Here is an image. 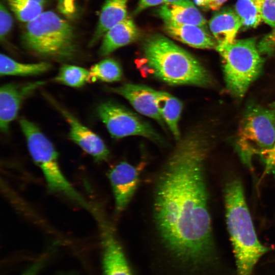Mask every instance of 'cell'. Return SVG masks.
<instances>
[{
    "label": "cell",
    "instance_id": "cell-4",
    "mask_svg": "<svg viewBox=\"0 0 275 275\" xmlns=\"http://www.w3.org/2000/svg\"><path fill=\"white\" fill-rule=\"evenodd\" d=\"M227 90L237 98H243L251 84L260 75L264 58L254 38L236 39L217 46Z\"/></svg>",
    "mask_w": 275,
    "mask_h": 275
},
{
    "label": "cell",
    "instance_id": "cell-29",
    "mask_svg": "<svg viewBox=\"0 0 275 275\" xmlns=\"http://www.w3.org/2000/svg\"><path fill=\"white\" fill-rule=\"evenodd\" d=\"M164 0H139L134 13L138 14L150 7L158 5L164 3Z\"/></svg>",
    "mask_w": 275,
    "mask_h": 275
},
{
    "label": "cell",
    "instance_id": "cell-32",
    "mask_svg": "<svg viewBox=\"0 0 275 275\" xmlns=\"http://www.w3.org/2000/svg\"><path fill=\"white\" fill-rule=\"evenodd\" d=\"M177 1H178V0H164V3H172V2H176Z\"/></svg>",
    "mask_w": 275,
    "mask_h": 275
},
{
    "label": "cell",
    "instance_id": "cell-26",
    "mask_svg": "<svg viewBox=\"0 0 275 275\" xmlns=\"http://www.w3.org/2000/svg\"><path fill=\"white\" fill-rule=\"evenodd\" d=\"M259 155L264 164V173L275 176V144L270 149L261 152Z\"/></svg>",
    "mask_w": 275,
    "mask_h": 275
},
{
    "label": "cell",
    "instance_id": "cell-12",
    "mask_svg": "<svg viewBox=\"0 0 275 275\" xmlns=\"http://www.w3.org/2000/svg\"><path fill=\"white\" fill-rule=\"evenodd\" d=\"M108 90L125 98L138 112L153 119L166 128V125L157 106L156 90L145 85L133 84H125Z\"/></svg>",
    "mask_w": 275,
    "mask_h": 275
},
{
    "label": "cell",
    "instance_id": "cell-27",
    "mask_svg": "<svg viewBox=\"0 0 275 275\" xmlns=\"http://www.w3.org/2000/svg\"><path fill=\"white\" fill-rule=\"evenodd\" d=\"M262 21L273 28L275 25V0H263Z\"/></svg>",
    "mask_w": 275,
    "mask_h": 275
},
{
    "label": "cell",
    "instance_id": "cell-17",
    "mask_svg": "<svg viewBox=\"0 0 275 275\" xmlns=\"http://www.w3.org/2000/svg\"><path fill=\"white\" fill-rule=\"evenodd\" d=\"M127 0H106L102 7L96 30L89 45L96 44L106 32L127 16Z\"/></svg>",
    "mask_w": 275,
    "mask_h": 275
},
{
    "label": "cell",
    "instance_id": "cell-16",
    "mask_svg": "<svg viewBox=\"0 0 275 275\" xmlns=\"http://www.w3.org/2000/svg\"><path fill=\"white\" fill-rule=\"evenodd\" d=\"M140 32L133 20L127 17L107 31L102 38L99 53L106 56L116 49L135 41Z\"/></svg>",
    "mask_w": 275,
    "mask_h": 275
},
{
    "label": "cell",
    "instance_id": "cell-14",
    "mask_svg": "<svg viewBox=\"0 0 275 275\" xmlns=\"http://www.w3.org/2000/svg\"><path fill=\"white\" fill-rule=\"evenodd\" d=\"M242 26L241 20L235 10L224 8L216 13L209 22V29L217 45L233 42Z\"/></svg>",
    "mask_w": 275,
    "mask_h": 275
},
{
    "label": "cell",
    "instance_id": "cell-8",
    "mask_svg": "<svg viewBox=\"0 0 275 275\" xmlns=\"http://www.w3.org/2000/svg\"><path fill=\"white\" fill-rule=\"evenodd\" d=\"M99 221L104 275H133L125 252L114 229L100 214Z\"/></svg>",
    "mask_w": 275,
    "mask_h": 275
},
{
    "label": "cell",
    "instance_id": "cell-30",
    "mask_svg": "<svg viewBox=\"0 0 275 275\" xmlns=\"http://www.w3.org/2000/svg\"><path fill=\"white\" fill-rule=\"evenodd\" d=\"M43 261L40 260L32 264L21 275H36L42 267Z\"/></svg>",
    "mask_w": 275,
    "mask_h": 275
},
{
    "label": "cell",
    "instance_id": "cell-7",
    "mask_svg": "<svg viewBox=\"0 0 275 275\" xmlns=\"http://www.w3.org/2000/svg\"><path fill=\"white\" fill-rule=\"evenodd\" d=\"M97 113L113 138L136 135L159 145L164 144L162 138L149 123L118 104L102 102L98 106Z\"/></svg>",
    "mask_w": 275,
    "mask_h": 275
},
{
    "label": "cell",
    "instance_id": "cell-25",
    "mask_svg": "<svg viewBox=\"0 0 275 275\" xmlns=\"http://www.w3.org/2000/svg\"><path fill=\"white\" fill-rule=\"evenodd\" d=\"M13 18L5 5L1 3L0 6V38L4 40L12 29Z\"/></svg>",
    "mask_w": 275,
    "mask_h": 275
},
{
    "label": "cell",
    "instance_id": "cell-5",
    "mask_svg": "<svg viewBox=\"0 0 275 275\" xmlns=\"http://www.w3.org/2000/svg\"><path fill=\"white\" fill-rule=\"evenodd\" d=\"M30 155L41 170L48 188L65 195L85 209L92 208L71 185L63 173L58 154L51 142L34 123L29 122L22 127Z\"/></svg>",
    "mask_w": 275,
    "mask_h": 275
},
{
    "label": "cell",
    "instance_id": "cell-28",
    "mask_svg": "<svg viewBox=\"0 0 275 275\" xmlns=\"http://www.w3.org/2000/svg\"><path fill=\"white\" fill-rule=\"evenodd\" d=\"M228 0H194L195 4L208 10L217 11Z\"/></svg>",
    "mask_w": 275,
    "mask_h": 275
},
{
    "label": "cell",
    "instance_id": "cell-2",
    "mask_svg": "<svg viewBox=\"0 0 275 275\" xmlns=\"http://www.w3.org/2000/svg\"><path fill=\"white\" fill-rule=\"evenodd\" d=\"M143 52L151 73L166 84L201 87L213 84L210 74L196 58L160 34L147 38Z\"/></svg>",
    "mask_w": 275,
    "mask_h": 275
},
{
    "label": "cell",
    "instance_id": "cell-1",
    "mask_svg": "<svg viewBox=\"0 0 275 275\" xmlns=\"http://www.w3.org/2000/svg\"><path fill=\"white\" fill-rule=\"evenodd\" d=\"M177 142L155 183L156 234L180 273L215 274L222 265L212 235L205 171L211 139L207 131L196 127Z\"/></svg>",
    "mask_w": 275,
    "mask_h": 275
},
{
    "label": "cell",
    "instance_id": "cell-31",
    "mask_svg": "<svg viewBox=\"0 0 275 275\" xmlns=\"http://www.w3.org/2000/svg\"><path fill=\"white\" fill-rule=\"evenodd\" d=\"M269 107L270 108L275 109V100H274L269 104Z\"/></svg>",
    "mask_w": 275,
    "mask_h": 275
},
{
    "label": "cell",
    "instance_id": "cell-11",
    "mask_svg": "<svg viewBox=\"0 0 275 275\" xmlns=\"http://www.w3.org/2000/svg\"><path fill=\"white\" fill-rule=\"evenodd\" d=\"M43 81L8 83L0 89V129L8 131L10 123L17 117L23 102L45 84Z\"/></svg>",
    "mask_w": 275,
    "mask_h": 275
},
{
    "label": "cell",
    "instance_id": "cell-20",
    "mask_svg": "<svg viewBox=\"0 0 275 275\" xmlns=\"http://www.w3.org/2000/svg\"><path fill=\"white\" fill-rule=\"evenodd\" d=\"M122 74L121 67L118 62L113 59H105L91 67L89 71L88 82L117 81L121 80Z\"/></svg>",
    "mask_w": 275,
    "mask_h": 275
},
{
    "label": "cell",
    "instance_id": "cell-19",
    "mask_svg": "<svg viewBox=\"0 0 275 275\" xmlns=\"http://www.w3.org/2000/svg\"><path fill=\"white\" fill-rule=\"evenodd\" d=\"M46 62L23 63L18 62L6 54L0 56V75L2 76H32L43 73L50 69Z\"/></svg>",
    "mask_w": 275,
    "mask_h": 275
},
{
    "label": "cell",
    "instance_id": "cell-22",
    "mask_svg": "<svg viewBox=\"0 0 275 275\" xmlns=\"http://www.w3.org/2000/svg\"><path fill=\"white\" fill-rule=\"evenodd\" d=\"M11 11L20 21L28 23L43 12L45 0H6Z\"/></svg>",
    "mask_w": 275,
    "mask_h": 275
},
{
    "label": "cell",
    "instance_id": "cell-6",
    "mask_svg": "<svg viewBox=\"0 0 275 275\" xmlns=\"http://www.w3.org/2000/svg\"><path fill=\"white\" fill-rule=\"evenodd\" d=\"M275 144V109L257 104L249 105L240 122L236 149L242 161L251 167L255 155Z\"/></svg>",
    "mask_w": 275,
    "mask_h": 275
},
{
    "label": "cell",
    "instance_id": "cell-15",
    "mask_svg": "<svg viewBox=\"0 0 275 275\" xmlns=\"http://www.w3.org/2000/svg\"><path fill=\"white\" fill-rule=\"evenodd\" d=\"M157 13L164 21L206 27V20L190 0L164 3Z\"/></svg>",
    "mask_w": 275,
    "mask_h": 275
},
{
    "label": "cell",
    "instance_id": "cell-21",
    "mask_svg": "<svg viewBox=\"0 0 275 275\" xmlns=\"http://www.w3.org/2000/svg\"><path fill=\"white\" fill-rule=\"evenodd\" d=\"M263 0H237L235 11L244 28H256L262 21Z\"/></svg>",
    "mask_w": 275,
    "mask_h": 275
},
{
    "label": "cell",
    "instance_id": "cell-23",
    "mask_svg": "<svg viewBox=\"0 0 275 275\" xmlns=\"http://www.w3.org/2000/svg\"><path fill=\"white\" fill-rule=\"evenodd\" d=\"M89 71L73 65L62 66L53 80L61 84L73 88H80L88 82Z\"/></svg>",
    "mask_w": 275,
    "mask_h": 275
},
{
    "label": "cell",
    "instance_id": "cell-9",
    "mask_svg": "<svg viewBox=\"0 0 275 275\" xmlns=\"http://www.w3.org/2000/svg\"><path fill=\"white\" fill-rule=\"evenodd\" d=\"M142 166L120 162L109 171L108 177L115 200V212L119 214L127 207L139 184Z\"/></svg>",
    "mask_w": 275,
    "mask_h": 275
},
{
    "label": "cell",
    "instance_id": "cell-3",
    "mask_svg": "<svg viewBox=\"0 0 275 275\" xmlns=\"http://www.w3.org/2000/svg\"><path fill=\"white\" fill-rule=\"evenodd\" d=\"M26 23L22 42L33 54L57 61L70 60L76 54L77 46L74 29L55 12H43Z\"/></svg>",
    "mask_w": 275,
    "mask_h": 275
},
{
    "label": "cell",
    "instance_id": "cell-13",
    "mask_svg": "<svg viewBox=\"0 0 275 275\" xmlns=\"http://www.w3.org/2000/svg\"><path fill=\"white\" fill-rule=\"evenodd\" d=\"M165 32L173 38L191 47L216 49L217 43L204 28L200 26L164 21Z\"/></svg>",
    "mask_w": 275,
    "mask_h": 275
},
{
    "label": "cell",
    "instance_id": "cell-18",
    "mask_svg": "<svg viewBox=\"0 0 275 275\" xmlns=\"http://www.w3.org/2000/svg\"><path fill=\"white\" fill-rule=\"evenodd\" d=\"M156 104L159 114L175 140L181 136L179 128L183 105L176 97L162 91H156Z\"/></svg>",
    "mask_w": 275,
    "mask_h": 275
},
{
    "label": "cell",
    "instance_id": "cell-10",
    "mask_svg": "<svg viewBox=\"0 0 275 275\" xmlns=\"http://www.w3.org/2000/svg\"><path fill=\"white\" fill-rule=\"evenodd\" d=\"M48 98L68 124L70 140L96 161H107L109 157V151L102 139L81 123L72 114L61 107L56 101L50 97Z\"/></svg>",
    "mask_w": 275,
    "mask_h": 275
},
{
    "label": "cell",
    "instance_id": "cell-24",
    "mask_svg": "<svg viewBox=\"0 0 275 275\" xmlns=\"http://www.w3.org/2000/svg\"><path fill=\"white\" fill-rule=\"evenodd\" d=\"M257 46L262 56H269L275 54V25L260 40Z\"/></svg>",
    "mask_w": 275,
    "mask_h": 275
}]
</instances>
